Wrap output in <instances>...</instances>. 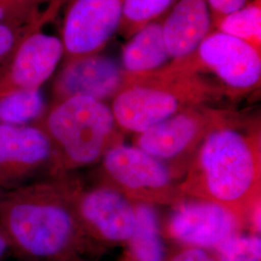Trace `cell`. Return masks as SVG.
Here are the masks:
<instances>
[{"instance_id":"cell-23","label":"cell","mask_w":261,"mask_h":261,"mask_svg":"<svg viewBox=\"0 0 261 261\" xmlns=\"http://www.w3.org/2000/svg\"><path fill=\"white\" fill-rule=\"evenodd\" d=\"M250 0H207L212 14L213 24L215 21L229 14L235 10L243 7Z\"/></svg>"},{"instance_id":"cell-1","label":"cell","mask_w":261,"mask_h":261,"mask_svg":"<svg viewBox=\"0 0 261 261\" xmlns=\"http://www.w3.org/2000/svg\"><path fill=\"white\" fill-rule=\"evenodd\" d=\"M77 191L62 182L0 191V228L10 249L38 261H82L92 249L76 212Z\"/></svg>"},{"instance_id":"cell-12","label":"cell","mask_w":261,"mask_h":261,"mask_svg":"<svg viewBox=\"0 0 261 261\" xmlns=\"http://www.w3.org/2000/svg\"><path fill=\"white\" fill-rule=\"evenodd\" d=\"M224 115L200 106L189 108L140 133L139 148L158 160L176 157Z\"/></svg>"},{"instance_id":"cell-11","label":"cell","mask_w":261,"mask_h":261,"mask_svg":"<svg viewBox=\"0 0 261 261\" xmlns=\"http://www.w3.org/2000/svg\"><path fill=\"white\" fill-rule=\"evenodd\" d=\"M76 212L91 239L127 243L136 224L135 208L119 193L106 188L77 192Z\"/></svg>"},{"instance_id":"cell-18","label":"cell","mask_w":261,"mask_h":261,"mask_svg":"<svg viewBox=\"0 0 261 261\" xmlns=\"http://www.w3.org/2000/svg\"><path fill=\"white\" fill-rule=\"evenodd\" d=\"M46 111L41 89L19 90L0 96V124H34Z\"/></svg>"},{"instance_id":"cell-21","label":"cell","mask_w":261,"mask_h":261,"mask_svg":"<svg viewBox=\"0 0 261 261\" xmlns=\"http://www.w3.org/2000/svg\"><path fill=\"white\" fill-rule=\"evenodd\" d=\"M217 261H261V239L257 234L234 233L214 248Z\"/></svg>"},{"instance_id":"cell-14","label":"cell","mask_w":261,"mask_h":261,"mask_svg":"<svg viewBox=\"0 0 261 261\" xmlns=\"http://www.w3.org/2000/svg\"><path fill=\"white\" fill-rule=\"evenodd\" d=\"M103 166L120 186L132 191L165 189L171 180L169 170L160 160L137 147H112L105 153Z\"/></svg>"},{"instance_id":"cell-8","label":"cell","mask_w":261,"mask_h":261,"mask_svg":"<svg viewBox=\"0 0 261 261\" xmlns=\"http://www.w3.org/2000/svg\"><path fill=\"white\" fill-rule=\"evenodd\" d=\"M51 157L50 140L36 124H0V191L21 186Z\"/></svg>"},{"instance_id":"cell-16","label":"cell","mask_w":261,"mask_h":261,"mask_svg":"<svg viewBox=\"0 0 261 261\" xmlns=\"http://www.w3.org/2000/svg\"><path fill=\"white\" fill-rule=\"evenodd\" d=\"M136 224L123 261H166L167 249L162 239L155 210L147 204L135 208Z\"/></svg>"},{"instance_id":"cell-17","label":"cell","mask_w":261,"mask_h":261,"mask_svg":"<svg viewBox=\"0 0 261 261\" xmlns=\"http://www.w3.org/2000/svg\"><path fill=\"white\" fill-rule=\"evenodd\" d=\"M213 28L261 51V0H250L241 8L216 20Z\"/></svg>"},{"instance_id":"cell-7","label":"cell","mask_w":261,"mask_h":261,"mask_svg":"<svg viewBox=\"0 0 261 261\" xmlns=\"http://www.w3.org/2000/svg\"><path fill=\"white\" fill-rule=\"evenodd\" d=\"M47 22H40L28 32L0 72V96L19 90L41 89L63 59L61 38L44 32Z\"/></svg>"},{"instance_id":"cell-20","label":"cell","mask_w":261,"mask_h":261,"mask_svg":"<svg viewBox=\"0 0 261 261\" xmlns=\"http://www.w3.org/2000/svg\"><path fill=\"white\" fill-rule=\"evenodd\" d=\"M56 12L54 8L48 7L33 18L0 21V72L28 32L40 22L50 20L56 16Z\"/></svg>"},{"instance_id":"cell-19","label":"cell","mask_w":261,"mask_h":261,"mask_svg":"<svg viewBox=\"0 0 261 261\" xmlns=\"http://www.w3.org/2000/svg\"><path fill=\"white\" fill-rule=\"evenodd\" d=\"M176 0H124L117 32L129 39L151 21L160 19Z\"/></svg>"},{"instance_id":"cell-15","label":"cell","mask_w":261,"mask_h":261,"mask_svg":"<svg viewBox=\"0 0 261 261\" xmlns=\"http://www.w3.org/2000/svg\"><path fill=\"white\" fill-rule=\"evenodd\" d=\"M160 19L153 20L127 40L122 48V69L129 74H143L161 69L171 60L165 44Z\"/></svg>"},{"instance_id":"cell-9","label":"cell","mask_w":261,"mask_h":261,"mask_svg":"<svg viewBox=\"0 0 261 261\" xmlns=\"http://www.w3.org/2000/svg\"><path fill=\"white\" fill-rule=\"evenodd\" d=\"M241 224L231 211L202 199L178 206L169 221L168 232L174 240L189 247L214 249L237 233Z\"/></svg>"},{"instance_id":"cell-5","label":"cell","mask_w":261,"mask_h":261,"mask_svg":"<svg viewBox=\"0 0 261 261\" xmlns=\"http://www.w3.org/2000/svg\"><path fill=\"white\" fill-rule=\"evenodd\" d=\"M182 60L200 74H213L226 92H248L260 83L261 51L217 30L201 42L193 56Z\"/></svg>"},{"instance_id":"cell-10","label":"cell","mask_w":261,"mask_h":261,"mask_svg":"<svg viewBox=\"0 0 261 261\" xmlns=\"http://www.w3.org/2000/svg\"><path fill=\"white\" fill-rule=\"evenodd\" d=\"M125 72L101 53L64 62L54 84V102L84 96L103 101L121 89Z\"/></svg>"},{"instance_id":"cell-6","label":"cell","mask_w":261,"mask_h":261,"mask_svg":"<svg viewBox=\"0 0 261 261\" xmlns=\"http://www.w3.org/2000/svg\"><path fill=\"white\" fill-rule=\"evenodd\" d=\"M124 0H71L61 32L64 62L100 54L117 32Z\"/></svg>"},{"instance_id":"cell-3","label":"cell","mask_w":261,"mask_h":261,"mask_svg":"<svg viewBox=\"0 0 261 261\" xmlns=\"http://www.w3.org/2000/svg\"><path fill=\"white\" fill-rule=\"evenodd\" d=\"M221 90L184 60H173L149 73L125 72L111 108L119 127L140 134L178 112L200 106Z\"/></svg>"},{"instance_id":"cell-25","label":"cell","mask_w":261,"mask_h":261,"mask_svg":"<svg viewBox=\"0 0 261 261\" xmlns=\"http://www.w3.org/2000/svg\"><path fill=\"white\" fill-rule=\"evenodd\" d=\"M9 250H11L9 242H8L5 234L3 233V231L0 228V261L3 259V257L5 256V254Z\"/></svg>"},{"instance_id":"cell-24","label":"cell","mask_w":261,"mask_h":261,"mask_svg":"<svg viewBox=\"0 0 261 261\" xmlns=\"http://www.w3.org/2000/svg\"><path fill=\"white\" fill-rule=\"evenodd\" d=\"M169 261H217L214 256L200 248L189 247L176 254H174Z\"/></svg>"},{"instance_id":"cell-4","label":"cell","mask_w":261,"mask_h":261,"mask_svg":"<svg viewBox=\"0 0 261 261\" xmlns=\"http://www.w3.org/2000/svg\"><path fill=\"white\" fill-rule=\"evenodd\" d=\"M34 124L50 140L49 166L54 174L97 161L108 148L117 125L109 105L84 96L54 102Z\"/></svg>"},{"instance_id":"cell-13","label":"cell","mask_w":261,"mask_h":261,"mask_svg":"<svg viewBox=\"0 0 261 261\" xmlns=\"http://www.w3.org/2000/svg\"><path fill=\"white\" fill-rule=\"evenodd\" d=\"M163 34L171 61L193 56L213 30L207 0H176L162 20Z\"/></svg>"},{"instance_id":"cell-2","label":"cell","mask_w":261,"mask_h":261,"mask_svg":"<svg viewBox=\"0 0 261 261\" xmlns=\"http://www.w3.org/2000/svg\"><path fill=\"white\" fill-rule=\"evenodd\" d=\"M253 139L229 125L224 114L206 133L183 191L223 206L243 222L260 182L259 148Z\"/></svg>"},{"instance_id":"cell-22","label":"cell","mask_w":261,"mask_h":261,"mask_svg":"<svg viewBox=\"0 0 261 261\" xmlns=\"http://www.w3.org/2000/svg\"><path fill=\"white\" fill-rule=\"evenodd\" d=\"M45 0H0V21L24 19L37 16Z\"/></svg>"}]
</instances>
